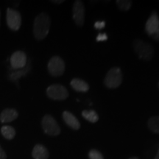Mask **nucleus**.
Wrapping results in <instances>:
<instances>
[{
  "mask_svg": "<svg viewBox=\"0 0 159 159\" xmlns=\"http://www.w3.org/2000/svg\"><path fill=\"white\" fill-rule=\"evenodd\" d=\"M6 21L7 26L11 30L18 31L21 25V16L19 11L8 7L7 9Z\"/></svg>",
  "mask_w": 159,
  "mask_h": 159,
  "instance_id": "nucleus-8",
  "label": "nucleus"
},
{
  "mask_svg": "<svg viewBox=\"0 0 159 159\" xmlns=\"http://www.w3.org/2000/svg\"><path fill=\"white\" fill-rule=\"evenodd\" d=\"M122 82V73L119 67H113L105 75L104 84L108 89H116Z\"/></svg>",
  "mask_w": 159,
  "mask_h": 159,
  "instance_id": "nucleus-3",
  "label": "nucleus"
},
{
  "mask_svg": "<svg viewBox=\"0 0 159 159\" xmlns=\"http://www.w3.org/2000/svg\"><path fill=\"white\" fill-rule=\"evenodd\" d=\"M108 39V35L105 33H99L97 37V41H104Z\"/></svg>",
  "mask_w": 159,
  "mask_h": 159,
  "instance_id": "nucleus-22",
  "label": "nucleus"
},
{
  "mask_svg": "<svg viewBox=\"0 0 159 159\" xmlns=\"http://www.w3.org/2000/svg\"><path fill=\"white\" fill-rule=\"evenodd\" d=\"M1 134L5 139H8V140H12L13 139H14L16 136V130L13 127L8 126V125H5V126L2 127Z\"/></svg>",
  "mask_w": 159,
  "mask_h": 159,
  "instance_id": "nucleus-16",
  "label": "nucleus"
},
{
  "mask_svg": "<svg viewBox=\"0 0 159 159\" xmlns=\"http://www.w3.org/2000/svg\"><path fill=\"white\" fill-rule=\"evenodd\" d=\"M158 87H159V82H158Z\"/></svg>",
  "mask_w": 159,
  "mask_h": 159,
  "instance_id": "nucleus-28",
  "label": "nucleus"
},
{
  "mask_svg": "<svg viewBox=\"0 0 159 159\" xmlns=\"http://www.w3.org/2000/svg\"><path fill=\"white\" fill-rule=\"evenodd\" d=\"M63 119L66 124L68 125L69 128L73 129V130H77L80 128V124L78 119L75 116L74 114H72L69 111H63Z\"/></svg>",
  "mask_w": 159,
  "mask_h": 159,
  "instance_id": "nucleus-11",
  "label": "nucleus"
},
{
  "mask_svg": "<svg viewBox=\"0 0 159 159\" xmlns=\"http://www.w3.org/2000/svg\"><path fill=\"white\" fill-rule=\"evenodd\" d=\"M19 116V113L13 108H6L0 114V122L2 123L11 122Z\"/></svg>",
  "mask_w": 159,
  "mask_h": 159,
  "instance_id": "nucleus-12",
  "label": "nucleus"
},
{
  "mask_svg": "<svg viewBox=\"0 0 159 159\" xmlns=\"http://www.w3.org/2000/svg\"><path fill=\"white\" fill-rule=\"evenodd\" d=\"M155 159H159V150L158 151V152H157L156 157H155Z\"/></svg>",
  "mask_w": 159,
  "mask_h": 159,
  "instance_id": "nucleus-25",
  "label": "nucleus"
},
{
  "mask_svg": "<svg viewBox=\"0 0 159 159\" xmlns=\"http://www.w3.org/2000/svg\"><path fill=\"white\" fill-rule=\"evenodd\" d=\"M133 47L135 52L140 59L150 61L153 58L155 49L152 45L141 39H135L133 42Z\"/></svg>",
  "mask_w": 159,
  "mask_h": 159,
  "instance_id": "nucleus-2",
  "label": "nucleus"
},
{
  "mask_svg": "<svg viewBox=\"0 0 159 159\" xmlns=\"http://www.w3.org/2000/svg\"><path fill=\"white\" fill-rule=\"evenodd\" d=\"M41 127L46 134L51 136H56L61 134L60 128L57 121L50 114H46L41 120Z\"/></svg>",
  "mask_w": 159,
  "mask_h": 159,
  "instance_id": "nucleus-5",
  "label": "nucleus"
},
{
  "mask_svg": "<svg viewBox=\"0 0 159 159\" xmlns=\"http://www.w3.org/2000/svg\"><path fill=\"white\" fill-rule=\"evenodd\" d=\"M82 116L87 121L91 123H96L99 120V116L94 110H84L82 112Z\"/></svg>",
  "mask_w": 159,
  "mask_h": 159,
  "instance_id": "nucleus-17",
  "label": "nucleus"
},
{
  "mask_svg": "<svg viewBox=\"0 0 159 159\" xmlns=\"http://www.w3.org/2000/svg\"><path fill=\"white\" fill-rule=\"evenodd\" d=\"M0 24H1V11H0Z\"/></svg>",
  "mask_w": 159,
  "mask_h": 159,
  "instance_id": "nucleus-27",
  "label": "nucleus"
},
{
  "mask_svg": "<svg viewBox=\"0 0 159 159\" xmlns=\"http://www.w3.org/2000/svg\"><path fill=\"white\" fill-rule=\"evenodd\" d=\"M49 156L48 150L43 145L40 144L35 145L32 152L33 159H48Z\"/></svg>",
  "mask_w": 159,
  "mask_h": 159,
  "instance_id": "nucleus-13",
  "label": "nucleus"
},
{
  "mask_svg": "<svg viewBox=\"0 0 159 159\" xmlns=\"http://www.w3.org/2000/svg\"><path fill=\"white\" fill-rule=\"evenodd\" d=\"M28 70H29V69H26V70H25V69H24V70H21V71H17V72L13 73V75H11V79H13V80L19 78L20 77L23 76V75H25V73H27V71H28Z\"/></svg>",
  "mask_w": 159,
  "mask_h": 159,
  "instance_id": "nucleus-20",
  "label": "nucleus"
},
{
  "mask_svg": "<svg viewBox=\"0 0 159 159\" xmlns=\"http://www.w3.org/2000/svg\"><path fill=\"white\" fill-rule=\"evenodd\" d=\"M105 27V22L104 21H99L95 22L94 28L97 30H102Z\"/></svg>",
  "mask_w": 159,
  "mask_h": 159,
  "instance_id": "nucleus-21",
  "label": "nucleus"
},
{
  "mask_svg": "<svg viewBox=\"0 0 159 159\" xmlns=\"http://www.w3.org/2000/svg\"><path fill=\"white\" fill-rule=\"evenodd\" d=\"M65 67L63 60L57 55L51 57L47 65L49 73L53 77L61 76L64 73Z\"/></svg>",
  "mask_w": 159,
  "mask_h": 159,
  "instance_id": "nucleus-6",
  "label": "nucleus"
},
{
  "mask_svg": "<svg viewBox=\"0 0 159 159\" xmlns=\"http://www.w3.org/2000/svg\"><path fill=\"white\" fill-rule=\"evenodd\" d=\"M11 66L15 69H21L27 65V55L22 51H16L11 57Z\"/></svg>",
  "mask_w": 159,
  "mask_h": 159,
  "instance_id": "nucleus-10",
  "label": "nucleus"
},
{
  "mask_svg": "<svg viewBox=\"0 0 159 159\" xmlns=\"http://www.w3.org/2000/svg\"><path fill=\"white\" fill-rule=\"evenodd\" d=\"M129 159H139V158H137V157H132V158H130Z\"/></svg>",
  "mask_w": 159,
  "mask_h": 159,
  "instance_id": "nucleus-26",
  "label": "nucleus"
},
{
  "mask_svg": "<svg viewBox=\"0 0 159 159\" xmlns=\"http://www.w3.org/2000/svg\"><path fill=\"white\" fill-rule=\"evenodd\" d=\"M73 19L78 27H81L85 23V7L82 1L77 0L75 2L72 8Z\"/></svg>",
  "mask_w": 159,
  "mask_h": 159,
  "instance_id": "nucleus-9",
  "label": "nucleus"
},
{
  "mask_svg": "<svg viewBox=\"0 0 159 159\" xmlns=\"http://www.w3.org/2000/svg\"><path fill=\"white\" fill-rule=\"evenodd\" d=\"M145 30L152 39L159 42V16L156 11L152 12L147 21Z\"/></svg>",
  "mask_w": 159,
  "mask_h": 159,
  "instance_id": "nucleus-4",
  "label": "nucleus"
},
{
  "mask_svg": "<svg viewBox=\"0 0 159 159\" xmlns=\"http://www.w3.org/2000/svg\"><path fill=\"white\" fill-rule=\"evenodd\" d=\"M47 95L54 100H64L69 97V92L66 87L60 84L49 85L47 89Z\"/></svg>",
  "mask_w": 159,
  "mask_h": 159,
  "instance_id": "nucleus-7",
  "label": "nucleus"
},
{
  "mask_svg": "<svg viewBox=\"0 0 159 159\" xmlns=\"http://www.w3.org/2000/svg\"><path fill=\"white\" fill-rule=\"evenodd\" d=\"M148 126L152 133L159 134V116L150 117L148 121Z\"/></svg>",
  "mask_w": 159,
  "mask_h": 159,
  "instance_id": "nucleus-15",
  "label": "nucleus"
},
{
  "mask_svg": "<svg viewBox=\"0 0 159 159\" xmlns=\"http://www.w3.org/2000/svg\"><path fill=\"white\" fill-rule=\"evenodd\" d=\"M0 159H7V155L1 145H0Z\"/></svg>",
  "mask_w": 159,
  "mask_h": 159,
  "instance_id": "nucleus-23",
  "label": "nucleus"
},
{
  "mask_svg": "<svg viewBox=\"0 0 159 159\" xmlns=\"http://www.w3.org/2000/svg\"><path fill=\"white\" fill-rule=\"evenodd\" d=\"M70 85L74 90L79 92H87L89 90V85L83 80L79 78H74L71 81Z\"/></svg>",
  "mask_w": 159,
  "mask_h": 159,
  "instance_id": "nucleus-14",
  "label": "nucleus"
},
{
  "mask_svg": "<svg viewBox=\"0 0 159 159\" xmlns=\"http://www.w3.org/2000/svg\"><path fill=\"white\" fill-rule=\"evenodd\" d=\"M89 159H104L103 156L99 151L97 150H91L89 152Z\"/></svg>",
  "mask_w": 159,
  "mask_h": 159,
  "instance_id": "nucleus-19",
  "label": "nucleus"
},
{
  "mask_svg": "<svg viewBox=\"0 0 159 159\" xmlns=\"http://www.w3.org/2000/svg\"><path fill=\"white\" fill-rule=\"evenodd\" d=\"M116 2L119 9L122 11H129L133 5V2L130 0H117Z\"/></svg>",
  "mask_w": 159,
  "mask_h": 159,
  "instance_id": "nucleus-18",
  "label": "nucleus"
},
{
  "mask_svg": "<svg viewBox=\"0 0 159 159\" xmlns=\"http://www.w3.org/2000/svg\"><path fill=\"white\" fill-rule=\"evenodd\" d=\"M52 2L54 4H57V5H60V4H62L64 2L63 0H59V1H56V0H54V1H52Z\"/></svg>",
  "mask_w": 159,
  "mask_h": 159,
  "instance_id": "nucleus-24",
  "label": "nucleus"
},
{
  "mask_svg": "<svg viewBox=\"0 0 159 159\" xmlns=\"http://www.w3.org/2000/svg\"><path fill=\"white\" fill-rule=\"evenodd\" d=\"M50 18L45 13H40L35 17L33 23V35L38 41H42L48 35L50 29Z\"/></svg>",
  "mask_w": 159,
  "mask_h": 159,
  "instance_id": "nucleus-1",
  "label": "nucleus"
}]
</instances>
